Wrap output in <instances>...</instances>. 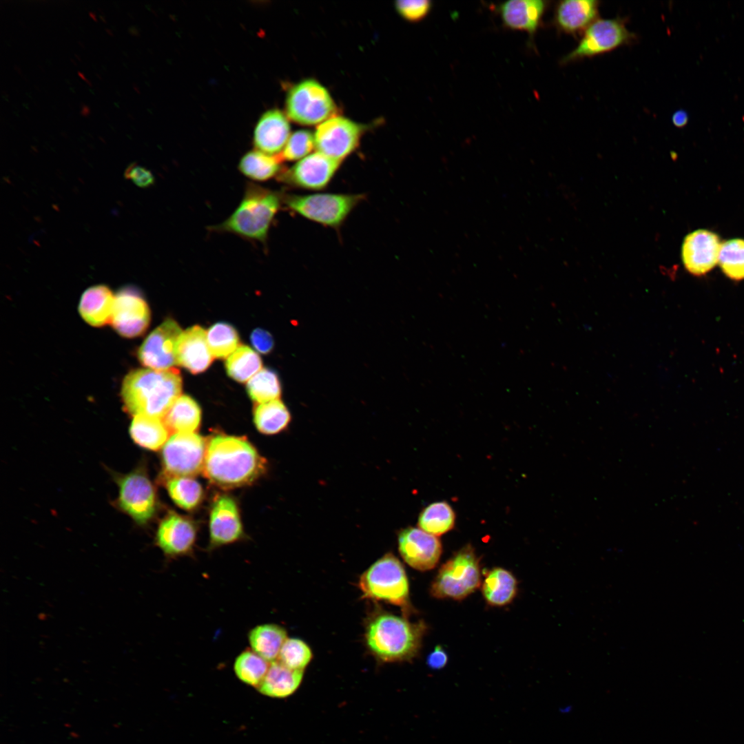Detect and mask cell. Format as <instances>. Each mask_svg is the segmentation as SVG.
I'll return each instance as SVG.
<instances>
[{
  "label": "cell",
  "instance_id": "f546056e",
  "mask_svg": "<svg viewBox=\"0 0 744 744\" xmlns=\"http://www.w3.org/2000/svg\"><path fill=\"white\" fill-rule=\"evenodd\" d=\"M290 421V413L280 399L260 403L254 409L255 426L265 435L280 433L287 427Z\"/></svg>",
  "mask_w": 744,
  "mask_h": 744
},
{
  "label": "cell",
  "instance_id": "7402d4cb",
  "mask_svg": "<svg viewBox=\"0 0 744 744\" xmlns=\"http://www.w3.org/2000/svg\"><path fill=\"white\" fill-rule=\"evenodd\" d=\"M600 1L564 0L554 8L552 23L559 32L576 36L598 19Z\"/></svg>",
  "mask_w": 744,
  "mask_h": 744
},
{
  "label": "cell",
  "instance_id": "ab89813d",
  "mask_svg": "<svg viewBox=\"0 0 744 744\" xmlns=\"http://www.w3.org/2000/svg\"><path fill=\"white\" fill-rule=\"evenodd\" d=\"M314 147V136L308 130H300L289 136L281 154L278 156L281 161L301 160L307 156Z\"/></svg>",
  "mask_w": 744,
  "mask_h": 744
},
{
  "label": "cell",
  "instance_id": "d4e9b609",
  "mask_svg": "<svg viewBox=\"0 0 744 744\" xmlns=\"http://www.w3.org/2000/svg\"><path fill=\"white\" fill-rule=\"evenodd\" d=\"M303 676V670L291 669L278 660L270 663L267 672L257 688L260 693L273 698H285L296 692Z\"/></svg>",
  "mask_w": 744,
  "mask_h": 744
},
{
  "label": "cell",
  "instance_id": "3957f363",
  "mask_svg": "<svg viewBox=\"0 0 744 744\" xmlns=\"http://www.w3.org/2000/svg\"><path fill=\"white\" fill-rule=\"evenodd\" d=\"M424 622L381 612L366 625L365 640L370 652L384 662L409 661L418 653L426 630Z\"/></svg>",
  "mask_w": 744,
  "mask_h": 744
},
{
  "label": "cell",
  "instance_id": "30bf717a",
  "mask_svg": "<svg viewBox=\"0 0 744 744\" xmlns=\"http://www.w3.org/2000/svg\"><path fill=\"white\" fill-rule=\"evenodd\" d=\"M207 442L195 432L174 433L161 453L165 477H191L203 471Z\"/></svg>",
  "mask_w": 744,
  "mask_h": 744
},
{
  "label": "cell",
  "instance_id": "277c9868",
  "mask_svg": "<svg viewBox=\"0 0 744 744\" xmlns=\"http://www.w3.org/2000/svg\"><path fill=\"white\" fill-rule=\"evenodd\" d=\"M281 200L280 194L276 192L248 183L237 208L225 220L210 229L265 244Z\"/></svg>",
  "mask_w": 744,
  "mask_h": 744
},
{
  "label": "cell",
  "instance_id": "484cf974",
  "mask_svg": "<svg viewBox=\"0 0 744 744\" xmlns=\"http://www.w3.org/2000/svg\"><path fill=\"white\" fill-rule=\"evenodd\" d=\"M247 637L250 649L269 663L278 659L288 638L286 630L275 623L258 625L249 630Z\"/></svg>",
  "mask_w": 744,
  "mask_h": 744
},
{
  "label": "cell",
  "instance_id": "60d3db41",
  "mask_svg": "<svg viewBox=\"0 0 744 744\" xmlns=\"http://www.w3.org/2000/svg\"><path fill=\"white\" fill-rule=\"evenodd\" d=\"M396 10L404 19L418 22L428 15L433 8L430 0H404L395 3Z\"/></svg>",
  "mask_w": 744,
  "mask_h": 744
},
{
  "label": "cell",
  "instance_id": "4fadbf2b",
  "mask_svg": "<svg viewBox=\"0 0 744 744\" xmlns=\"http://www.w3.org/2000/svg\"><path fill=\"white\" fill-rule=\"evenodd\" d=\"M150 321L148 304L133 287H125L115 295L111 324L121 335L135 338L143 334Z\"/></svg>",
  "mask_w": 744,
  "mask_h": 744
},
{
  "label": "cell",
  "instance_id": "7bdbcfd3",
  "mask_svg": "<svg viewBox=\"0 0 744 744\" xmlns=\"http://www.w3.org/2000/svg\"><path fill=\"white\" fill-rule=\"evenodd\" d=\"M250 340L253 347L261 353H270L274 347V340L271 333L261 328L253 330Z\"/></svg>",
  "mask_w": 744,
  "mask_h": 744
},
{
  "label": "cell",
  "instance_id": "52a82bcc",
  "mask_svg": "<svg viewBox=\"0 0 744 744\" xmlns=\"http://www.w3.org/2000/svg\"><path fill=\"white\" fill-rule=\"evenodd\" d=\"M363 198L360 194L325 193L289 195L282 200L289 209L301 216L337 228Z\"/></svg>",
  "mask_w": 744,
  "mask_h": 744
},
{
  "label": "cell",
  "instance_id": "7a4b0ae2",
  "mask_svg": "<svg viewBox=\"0 0 744 744\" xmlns=\"http://www.w3.org/2000/svg\"><path fill=\"white\" fill-rule=\"evenodd\" d=\"M182 378L176 369H141L130 371L123 379L121 397L127 411L136 416L145 415L163 419L180 397Z\"/></svg>",
  "mask_w": 744,
  "mask_h": 744
},
{
  "label": "cell",
  "instance_id": "e0dca14e",
  "mask_svg": "<svg viewBox=\"0 0 744 744\" xmlns=\"http://www.w3.org/2000/svg\"><path fill=\"white\" fill-rule=\"evenodd\" d=\"M341 161L319 152L307 155L293 166L278 175L280 180L291 186L319 190L331 181Z\"/></svg>",
  "mask_w": 744,
  "mask_h": 744
},
{
  "label": "cell",
  "instance_id": "8d00e7d4",
  "mask_svg": "<svg viewBox=\"0 0 744 744\" xmlns=\"http://www.w3.org/2000/svg\"><path fill=\"white\" fill-rule=\"evenodd\" d=\"M247 390L253 401L264 403L280 398L281 384L276 372L265 368L249 380Z\"/></svg>",
  "mask_w": 744,
  "mask_h": 744
},
{
  "label": "cell",
  "instance_id": "5b68a950",
  "mask_svg": "<svg viewBox=\"0 0 744 744\" xmlns=\"http://www.w3.org/2000/svg\"><path fill=\"white\" fill-rule=\"evenodd\" d=\"M482 584L479 558L471 545L462 547L437 572L430 592L437 599L461 600Z\"/></svg>",
  "mask_w": 744,
  "mask_h": 744
},
{
  "label": "cell",
  "instance_id": "816d5d0a",
  "mask_svg": "<svg viewBox=\"0 0 744 744\" xmlns=\"http://www.w3.org/2000/svg\"><path fill=\"white\" fill-rule=\"evenodd\" d=\"M100 18L101 19V20H103V21H105V20L102 17V16H100Z\"/></svg>",
  "mask_w": 744,
  "mask_h": 744
},
{
  "label": "cell",
  "instance_id": "ee69618b",
  "mask_svg": "<svg viewBox=\"0 0 744 744\" xmlns=\"http://www.w3.org/2000/svg\"><path fill=\"white\" fill-rule=\"evenodd\" d=\"M448 661V656L444 649L437 645L427 658L428 666L433 669L438 670L444 668Z\"/></svg>",
  "mask_w": 744,
  "mask_h": 744
},
{
  "label": "cell",
  "instance_id": "5bb4252c",
  "mask_svg": "<svg viewBox=\"0 0 744 744\" xmlns=\"http://www.w3.org/2000/svg\"><path fill=\"white\" fill-rule=\"evenodd\" d=\"M182 330L173 319L163 321L145 338L138 351L140 362L149 369L167 370L177 364L176 347Z\"/></svg>",
  "mask_w": 744,
  "mask_h": 744
},
{
  "label": "cell",
  "instance_id": "f907efd6",
  "mask_svg": "<svg viewBox=\"0 0 744 744\" xmlns=\"http://www.w3.org/2000/svg\"><path fill=\"white\" fill-rule=\"evenodd\" d=\"M105 31H106V32H107V33H108L109 34H110L111 36H112V32H111V31H110V30H109L108 29H105Z\"/></svg>",
  "mask_w": 744,
  "mask_h": 744
},
{
  "label": "cell",
  "instance_id": "8992f818",
  "mask_svg": "<svg viewBox=\"0 0 744 744\" xmlns=\"http://www.w3.org/2000/svg\"><path fill=\"white\" fill-rule=\"evenodd\" d=\"M359 587L364 598L409 606V580L403 565L392 553L384 555L364 572Z\"/></svg>",
  "mask_w": 744,
  "mask_h": 744
},
{
  "label": "cell",
  "instance_id": "f6af8a7d",
  "mask_svg": "<svg viewBox=\"0 0 744 744\" xmlns=\"http://www.w3.org/2000/svg\"><path fill=\"white\" fill-rule=\"evenodd\" d=\"M689 121V116L685 110H677L672 116V124L679 128L685 127Z\"/></svg>",
  "mask_w": 744,
  "mask_h": 744
},
{
  "label": "cell",
  "instance_id": "f35d334b",
  "mask_svg": "<svg viewBox=\"0 0 744 744\" xmlns=\"http://www.w3.org/2000/svg\"><path fill=\"white\" fill-rule=\"evenodd\" d=\"M311 658V649L305 642L299 639L287 638L277 660L291 669L303 670Z\"/></svg>",
  "mask_w": 744,
  "mask_h": 744
},
{
  "label": "cell",
  "instance_id": "d6a6232c",
  "mask_svg": "<svg viewBox=\"0 0 744 744\" xmlns=\"http://www.w3.org/2000/svg\"><path fill=\"white\" fill-rule=\"evenodd\" d=\"M455 521V512L450 504L446 502H437L422 510L418 518V527L437 537L450 531Z\"/></svg>",
  "mask_w": 744,
  "mask_h": 744
},
{
  "label": "cell",
  "instance_id": "2e32d148",
  "mask_svg": "<svg viewBox=\"0 0 744 744\" xmlns=\"http://www.w3.org/2000/svg\"><path fill=\"white\" fill-rule=\"evenodd\" d=\"M197 537L196 525L188 517L174 512L161 521L156 534V544L168 560L191 556Z\"/></svg>",
  "mask_w": 744,
  "mask_h": 744
},
{
  "label": "cell",
  "instance_id": "9c48e42d",
  "mask_svg": "<svg viewBox=\"0 0 744 744\" xmlns=\"http://www.w3.org/2000/svg\"><path fill=\"white\" fill-rule=\"evenodd\" d=\"M285 107L288 117L301 125L321 123L336 112L328 90L313 79L293 85L287 94Z\"/></svg>",
  "mask_w": 744,
  "mask_h": 744
},
{
  "label": "cell",
  "instance_id": "7dc6e473",
  "mask_svg": "<svg viewBox=\"0 0 744 744\" xmlns=\"http://www.w3.org/2000/svg\"><path fill=\"white\" fill-rule=\"evenodd\" d=\"M89 113H90L89 107L85 105H82V109L81 110V114L83 116H87L89 114Z\"/></svg>",
  "mask_w": 744,
  "mask_h": 744
},
{
  "label": "cell",
  "instance_id": "74e56055",
  "mask_svg": "<svg viewBox=\"0 0 744 744\" xmlns=\"http://www.w3.org/2000/svg\"><path fill=\"white\" fill-rule=\"evenodd\" d=\"M718 263L730 279H744V239L733 238L721 243Z\"/></svg>",
  "mask_w": 744,
  "mask_h": 744
},
{
  "label": "cell",
  "instance_id": "603a6c76",
  "mask_svg": "<svg viewBox=\"0 0 744 744\" xmlns=\"http://www.w3.org/2000/svg\"><path fill=\"white\" fill-rule=\"evenodd\" d=\"M290 134V125L285 114L273 109L259 118L254 133L256 149L269 155H278L284 149Z\"/></svg>",
  "mask_w": 744,
  "mask_h": 744
},
{
  "label": "cell",
  "instance_id": "7c38bea8",
  "mask_svg": "<svg viewBox=\"0 0 744 744\" xmlns=\"http://www.w3.org/2000/svg\"><path fill=\"white\" fill-rule=\"evenodd\" d=\"M362 127L343 116H332L317 127L315 147L329 157L342 161L358 147Z\"/></svg>",
  "mask_w": 744,
  "mask_h": 744
},
{
  "label": "cell",
  "instance_id": "ffe728a7",
  "mask_svg": "<svg viewBox=\"0 0 744 744\" xmlns=\"http://www.w3.org/2000/svg\"><path fill=\"white\" fill-rule=\"evenodd\" d=\"M548 3L544 0H510L493 6V10L500 18L504 28L526 32L529 45L534 47V39Z\"/></svg>",
  "mask_w": 744,
  "mask_h": 744
},
{
  "label": "cell",
  "instance_id": "9a60e30c",
  "mask_svg": "<svg viewBox=\"0 0 744 744\" xmlns=\"http://www.w3.org/2000/svg\"><path fill=\"white\" fill-rule=\"evenodd\" d=\"M244 537L236 501L226 494L218 495L210 508L208 550L234 544L242 540Z\"/></svg>",
  "mask_w": 744,
  "mask_h": 744
},
{
  "label": "cell",
  "instance_id": "83f0119b",
  "mask_svg": "<svg viewBox=\"0 0 744 744\" xmlns=\"http://www.w3.org/2000/svg\"><path fill=\"white\" fill-rule=\"evenodd\" d=\"M169 431L160 418L138 415L134 416L130 434L138 446L151 451H158L167 441Z\"/></svg>",
  "mask_w": 744,
  "mask_h": 744
},
{
  "label": "cell",
  "instance_id": "6da1fadb",
  "mask_svg": "<svg viewBox=\"0 0 744 744\" xmlns=\"http://www.w3.org/2000/svg\"><path fill=\"white\" fill-rule=\"evenodd\" d=\"M267 462L245 437L215 435L207 442L203 473L214 486L249 485L265 473Z\"/></svg>",
  "mask_w": 744,
  "mask_h": 744
},
{
  "label": "cell",
  "instance_id": "bcb514c9",
  "mask_svg": "<svg viewBox=\"0 0 744 744\" xmlns=\"http://www.w3.org/2000/svg\"><path fill=\"white\" fill-rule=\"evenodd\" d=\"M572 706L568 705H566V706L562 707L559 710V712H561L562 714H568L572 711Z\"/></svg>",
  "mask_w": 744,
  "mask_h": 744
},
{
  "label": "cell",
  "instance_id": "836d02e7",
  "mask_svg": "<svg viewBox=\"0 0 744 744\" xmlns=\"http://www.w3.org/2000/svg\"><path fill=\"white\" fill-rule=\"evenodd\" d=\"M226 371L229 376L239 382L249 380L262 367L260 355L247 345H240L227 359Z\"/></svg>",
  "mask_w": 744,
  "mask_h": 744
},
{
  "label": "cell",
  "instance_id": "8fae6325",
  "mask_svg": "<svg viewBox=\"0 0 744 744\" xmlns=\"http://www.w3.org/2000/svg\"><path fill=\"white\" fill-rule=\"evenodd\" d=\"M118 503L121 508L138 524H145L157 508L155 488L141 470H136L117 479Z\"/></svg>",
  "mask_w": 744,
  "mask_h": 744
},
{
  "label": "cell",
  "instance_id": "c3c4849f",
  "mask_svg": "<svg viewBox=\"0 0 744 744\" xmlns=\"http://www.w3.org/2000/svg\"><path fill=\"white\" fill-rule=\"evenodd\" d=\"M89 15H90V17H91V18H92V19L93 20H94L95 21H96V16H95V14H94V13H93V12H89Z\"/></svg>",
  "mask_w": 744,
  "mask_h": 744
},
{
  "label": "cell",
  "instance_id": "e575fe53",
  "mask_svg": "<svg viewBox=\"0 0 744 744\" xmlns=\"http://www.w3.org/2000/svg\"><path fill=\"white\" fill-rule=\"evenodd\" d=\"M269 664L251 649H246L235 659L234 671L239 680L257 689L265 678Z\"/></svg>",
  "mask_w": 744,
  "mask_h": 744
},
{
  "label": "cell",
  "instance_id": "ac0fdd59",
  "mask_svg": "<svg viewBox=\"0 0 744 744\" xmlns=\"http://www.w3.org/2000/svg\"><path fill=\"white\" fill-rule=\"evenodd\" d=\"M398 549L403 559L412 568L421 571L433 569L442 552L437 537L421 528L408 527L398 535Z\"/></svg>",
  "mask_w": 744,
  "mask_h": 744
},
{
  "label": "cell",
  "instance_id": "681fc988",
  "mask_svg": "<svg viewBox=\"0 0 744 744\" xmlns=\"http://www.w3.org/2000/svg\"><path fill=\"white\" fill-rule=\"evenodd\" d=\"M78 74H79V76H81V78L82 79H83L85 81H87V79L85 78L84 75L82 73H81L80 72H78Z\"/></svg>",
  "mask_w": 744,
  "mask_h": 744
},
{
  "label": "cell",
  "instance_id": "f1b7e54d",
  "mask_svg": "<svg viewBox=\"0 0 744 744\" xmlns=\"http://www.w3.org/2000/svg\"><path fill=\"white\" fill-rule=\"evenodd\" d=\"M169 431L195 432L201 421V409L190 396L180 395L163 419Z\"/></svg>",
  "mask_w": 744,
  "mask_h": 744
},
{
  "label": "cell",
  "instance_id": "f5cc1de1",
  "mask_svg": "<svg viewBox=\"0 0 744 744\" xmlns=\"http://www.w3.org/2000/svg\"><path fill=\"white\" fill-rule=\"evenodd\" d=\"M743 122H744V116H743Z\"/></svg>",
  "mask_w": 744,
  "mask_h": 744
},
{
  "label": "cell",
  "instance_id": "d590c367",
  "mask_svg": "<svg viewBox=\"0 0 744 744\" xmlns=\"http://www.w3.org/2000/svg\"><path fill=\"white\" fill-rule=\"evenodd\" d=\"M207 339L209 349L216 358H228L237 349L240 344L236 329L225 322L211 325L207 330Z\"/></svg>",
  "mask_w": 744,
  "mask_h": 744
},
{
  "label": "cell",
  "instance_id": "1f68e13d",
  "mask_svg": "<svg viewBox=\"0 0 744 744\" xmlns=\"http://www.w3.org/2000/svg\"><path fill=\"white\" fill-rule=\"evenodd\" d=\"M165 485L172 500L178 507L192 510L202 502L204 491L201 484L191 477H165Z\"/></svg>",
  "mask_w": 744,
  "mask_h": 744
},
{
  "label": "cell",
  "instance_id": "b9f144b4",
  "mask_svg": "<svg viewBox=\"0 0 744 744\" xmlns=\"http://www.w3.org/2000/svg\"><path fill=\"white\" fill-rule=\"evenodd\" d=\"M125 176L139 187H149L154 183V175L150 171L135 164L127 168Z\"/></svg>",
  "mask_w": 744,
  "mask_h": 744
},
{
  "label": "cell",
  "instance_id": "44dd1931",
  "mask_svg": "<svg viewBox=\"0 0 744 744\" xmlns=\"http://www.w3.org/2000/svg\"><path fill=\"white\" fill-rule=\"evenodd\" d=\"M176 358L178 365L192 373L205 371L214 358L207 343L206 331L194 325L182 331L176 343Z\"/></svg>",
  "mask_w": 744,
  "mask_h": 744
},
{
  "label": "cell",
  "instance_id": "4dcf8cb0",
  "mask_svg": "<svg viewBox=\"0 0 744 744\" xmlns=\"http://www.w3.org/2000/svg\"><path fill=\"white\" fill-rule=\"evenodd\" d=\"M281 159L257 149L247 152L240 160L238 170L254 181H266L281 173Z\"/></svg>",
  "mask_w": 744,
  "mask_h": 744
},
{
  "label": "cell",
  "instance_id": "d6986e66",
  "mask_svg": "<svg viewBox=\"0 0 744 744\" xmlns=\"http://www.w3.org/2000/svg\"><path fill=\"white\" fill-rule=\"evenodd\" d=\"M721 243L716 234L698 229L688 234L681 247V259L685 269L694 276H703L719 262Z\"/></svg>",
  "mask_w": 744,
  "mask_h": 744
},
{
  "label": "cell",
  "instance_id": "4316f807",
  "mask_svg": "<svg viewBox=\"0 0 744 744\" xmlns=\"http://www.w3.org/2000/svg\"><path fill=\"white\" fill-rule=\"evenodd\" d=\"M517 582L515 576L502 568L488 571L482 583V592L486 601L492 606H504L515 598Z\"/></svg>",
  "mask_w": 744,
  "mask_h": 744
},
{
  "label": "cell",
  "instance_id": "cb8c5ba5",
  "mask_svg": "<svg viewBox=\"0 0 744 744\" xmlns=\"http://www.w3.org/2000/svg\"><path fill=\"white\" fill-rule=\"evenodd\" d=\"M114 300L115 296L107 287H91L83 293L79 311L87 323L101 327L111 322Z\"/></svg>",
  "mask_w": 744,
  "mask_h": 744
},
{
  "label": "cell",
  "instance_id": "ba28073f",
  "mask_svg": "<svg viewBox=\"0 0 744 744\" xmlns=\"http://www.w3.org/2000/svg\"><path fill=\"white\" fill-rule=\"evenodd\" d=\"M637 39L621 18L598 19L582 34L577 45L561 60L566 65L586 58H591L628 45Z\"/></svg>",
  "mask_w": 744,
  "mask_h": 744
}]
</instances>
